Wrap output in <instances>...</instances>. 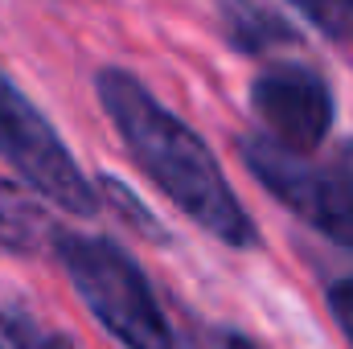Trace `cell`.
Masks as SVG:
<instances>
[{
    "mask_svg": "<svg viewBox=\"0 0 353 349\" xmlns=\"http://www.w3.org/2000/svg\"><path fill=\"white\" fill-rule=\"evenodd\" d=\"M94 94L119 132L128 157L148 177L185 218H193L214 243L234 251L259 247V230L239 201L234 185L226 181L210 144L173 115L152 90L123 66H103L94 74Z\"/></svg>",
    "mask_w": 353,
    "mask_h": 349,
    "instance_id": "cell-1",
    "label": "cell"
},
{
    "mask_svg": "<svg viewBox=\"0 0 353 349\" xmlns=\"http://www.w3.org/2000/svg\"><path fill=\"white\" fill-rule=\"evenodd\" d=\"M54 255L66 279L74 283L87 312L103 325V333L123 349H176V333L144 275L119 243L103 235H70L58 230Z\"/></svg>",
    "mask_w": 353,
    "mask_h": 349,
    "instance_id": "cell-2",
    "label": "cell"
},
{
    "mask_svg": "<svg viewBox=\"0 0 353 349\" xmlns=\"http://www.w3.org/2000/svg\"><path fill=\"white\" fill-rule=\"evenodd\" d=\"M239 157L283 210H292L304 226H312L341 251H353V181L341 165L325 169L312 161V152L283 148L263 132L239 136Z\"/></svg>",
    "mask_w": 353,
    "mask_h": 349,
    "instance_id": "cell-3",
    "label": "cell"
},
{
    "mask_svg": "<svg viewBox=\"0 0 353 349\" xmlns=\"http://www.w3.org/2000/svg\"><path fill=\"white\" fill-rule=\"evenodd\" d=\"M0 161H8L17 177L33 193H41L50 206H58L74 218L99 214L94 181L79 169V161L62 144L58 128L4 74H0Z\"/></svg>",
    "mask_w": 353,
    "mask_h": 349,
    "instance_id": "cell-4",
    "label": "cell"
},
{
    "mask_svg": "<svg viewBox=\"0 0 353 349\" xmlns=\"http://www.w3.org/2000/svg\"><path fill=\"white\" fill-rule=\"evenodd\" d=\"M251 111L263 136L296 152H316L337 115L329 79L304 62H275L259 70L251 79Z\"/></svg>",
    "mask_w": 353,
    "mask_h": 349,
    "instance_id": "cell-5",
    "label": "cell"
},
{
    "mask_svg": "<svg viewBox=\"0 0 353 349\" xmlns=\"http://www.w3.org/2000/svg\"><path fill=\"white\" fill-rule=\"evenodd\" d=\"M58 222L41 193L0 177V251L4 255H41L54 251Z\"/></svg>",
    "mask_w": 353,
    "mask_h": 349,
    "instance_id": "cell-6",
    "label": "cell"
},
{
    "mask_svg": "<svg viewBox=\"0 0 353 349\" xmlns=\"http://www.w3.org/2000/svg\"><path fill=\"white\" fill-rule=\"evenodd\" d=\"M226 41L243 54H267L296 46V25L283 12V0H222Z\"/></svg>",
    "mask_w": 353,
    "mask_h": 349,
    "instance_id": "cell-7",
    "label": "cell"
},
{
    "mask_svg": "<svg viewBox=\"0 0 353 349\" xmlns=\"http://www.w3.org/2000/svg\"><path fill=\"white\" fill-rule=\"evenodd\" d=\"M94 193H99V210L107 206L119 222H128V230L132 235H140V239H148V243H165L169 239V230L161 226V218L119 181V177H107V173H99L94 177Z\"/></svg>",
    "mask_w": 353,
    "mask_h": 349,
    "instance_id": "cell-8",
    "label": "cell"
},
{
    "mask_svg": "<svg viewBox=\"0 0 353 349\" xmlns=\"http://www.w3.org/2000/svg\"><path fill=\"white\" fill-rule=\"evenodd\" d=\"M0 349H79L66 333L37 325L25 308H0Z\"/></svg>",
    "mask_w": 353,
    "mask_h": 349,
    "instance_id": "cell-9",
    "label": "cell"
},
{
    "mask_svg": "<svg viewBox=\"0 0 353 349\" xmlns=\"http://www.w3.org/2000/svg\"><path fill=\"white\" fill-rule=\"evenodd\" d=\"M288 4H296L304 21L316 33H325L329 41L337 46L353 41V0H288Z\"/></svg>",
    "mask_w": 353,
    "mask_h": 349,
    "instance_id": "cell-10",
    "label": "cell"
},
{
    "mask_svg": "<svg viewBox=\"0 0 353 349\" xmlns=\"http://www.w3.org/2000/svg\"><path fill=\"white\" fill-rule=\"evenodd\" d=\"M329 312H333V321L341 325L345 341L353 346V275L329 283Z\"/></svg>",
    "mask_w": 353,
    "mask_h": 349,
    "instance_id": "cell-11",
    "label": "cell"
},
{
    "mask_svg": "<svg viewBox=\"0 0 353 349\" xmlns=\"http://www.w3.org/2000/svg\"><path fill=\"white\" fill-rule=\"evenodd\" d=\"M222 349H259L251 337H243V333H226L222 337Z\"/></svg>",
    "mask_w": 353,
    "mask_h": 349,
    "instance_id": "cell-12",
    "label": "cell"
},
{
    "mask_svg": "<svg viewBox=\"0 0 353 349\" xmlns=\"http://www.w3.org/2000/svg\"><path fill=\"white\" fill-rule=\"evenodd\" d=\"M337 165H341V169H345V177L353 181V136L341 144V161H337Z\"/></svg>",
    "mask_w": 353,
    "mask_h": 349,
    "instance_id": "cell-13",
    "label": "cell"
}]
</instances>
